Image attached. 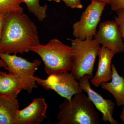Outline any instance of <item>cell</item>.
Wrapping results in <instances>:
<instances>
[{
	"label": "cell",
	"instance_id": "6da1fadb",
	"mask_svg": "<svg viewBox=\"0 0 124 124\" xmlns=\"http://www.w3.org/2000/svg\"><path fill=\"white\" fill-rule=\"evenodd\" d=\"M40 44L37 27L28 16L17 12L7 14L0 41V53L23 54Z\"/></svg>",
	"mask_w": 124,
	"mask_h": 124
},
{
	"label": "cell",
	"instance_id": "7a4b0ae2",
	"mask_svg": "<svg viewBox=\"0 0 124 124\" xmlns=\"http://www.w3.org/2000/svg\"><path fill=\"white\" fill-rule=\"evenodd\" d=\"M57 124H99L98 112L88 97L78 93L59 105Z\"/></svg>",
	"mask_w": 124,
	"mask_h": 124
},
{
	"label": "cell",
	"instance_id": "3957f363",
	"mask_svg": "<svg viewBox=\"0 0 124 124\" xmlns=\"http://www.w3.org/2000/svg\"><path fill=\"white\" fill-rule=\"evenodd\" d=\"M31 51L38 54L44 64L49 75L71 71L73 55L71 46L54 38L46 45L32 46Z\"/></svg>",
	"mask_w": 124,
	"mask_h": 124
},
{
	"label": "cell",
	"instance_id": "277c9868",
	"mask_svg": "<svg viewBox=\"0 0 124 124\" xmlns=\"http://www.w3.org/2000/svg\"><path fill=\"white\" fill-rule=\"evenodd\" d=\"M67 40L70 41L73 51L71 73L77 80L85 75H88L91 79L100 44L92 37L84 40L77 38Z\"/></svg>",
	"mask_w": 124,
	"mask_h": 124
},
{
	"label": "cell",
	"instance_id": "5b68a950",
	"mask_svg": "<svg viewBox=\"0 0 124 124\" xmlns=\"http://www.w3.org/2000/svg\"><path fill=\"white\" fill-rule=\"evenodd\" d=\"M0 58L7 65L8 72L17 76L20 79L24 90L31 94L33 89L37 88L34 74L41 64L40 61L35 59L30 62L16 54L1 53Z\"/></svg>",
	"mask_w": 124,
	"mask_h": 124
},
{
	"label": "cell",
	"instance_id": "8992f818",
	"mask_svg": "<svg viewBox=\"0 0 124 124\" xmlns=\"http://www.w3.org/2000/svg\"><path fill=\"white\" fill-rule=\"evenodd\" d=\"M106 5L104 2L91 0V3L82 13L80 20L73 24L72 33L75 38L84 40L94 37Z\"/></svg>",
	"mask_w": 124,
	"mask_h": 124
},
{
	"label": "cell",
	"instance_id": "52a82bcc",
	"mask_svg": "<svg viewBox=\"0 0 124 124\" xmlns=\"http://www.w3.org/2000/svg\"><path fill=\"white\" fill-rule=\"evenodd\" d=\"M36 84L48 90H53L62 97L69 100L83 90L73 74L68 71L49 75L46 79L34 78Z\"/></svg>",
	"mask_w": 124,
	"mask_h": 124
},
{
	"label": "cell",
	"instance_id": "ba28073f",
	"mask_svg": "<svg viewBox=\"0 0 124 124\" xmlns=\"http://www.w3.org/2000/svg\"><path fill=\"white\" fill-rule=\"evenodd\" d=\"M94 39L115 54L124 52V42L115 20L100 23Z\"/></svg>",
	"mask_w": 124,
	"mask_h": 124
},
{
	"label": "cell",
	"instance_id": "9c48e42d",
	"mask_svg": "<svg viewBox=\"0 0 124 124\" xmlns=\"http://www.w3.org/2000/svg\"><path fill=\"white\" fill-rule=\"evenodd\" d=\"M90 77L85 75L81 78L79 82L81 88L86 92L88 97L98 110L102 115V121H108L111 124H119L113 117L116 103L110 99H106L91 88L89 82Z\"/></svg>",
	"mask_w": 124,
	"mask_h": 124
},
{
	"label": "cell",
	"instance_id": "30bf717a",
	"mask_svg": "<svg viewBox=\"0 0 124 124\" xmlns=\"http://www.w3.org/2000/svg\"><path fill=\"white\" fill-rule=\"evenodd\" d=\"M48 104L44 99L36 98L22 110H19L16 116V124H39L46 117Z\"/></svg>",
	"mask_w": 124,
	"mask_h": 124
},
{
	"label": "cell",
	"instance_id": "8fae6325",
	"mask_svg": "<svg viewBox=\"0 0 124 124\" xmlns=\"http://www.w3.org/2000/svg\"><path fill=\"white\" fill-rule=\"evenodd\" d=\"M115 55L112 51L103 46L100 47L98 55L97 70L95 75L91 79V84L95 87H99L102 83L109 82L111 80V62Z\"/></svg>",
	"mask_w": 124,
	"mask_h": 124
},
{
	"label": "cell",
	"instance_id": "7c38bea8",
	"mask_svg": "<svg viewBox=\"0 0 124 124\" xmlns=\"http://www.w3.org/2000/svg\"><path fill=\"white\" fill-rule=\"evenodd\" d=\"M23 90L22 84L17 76L4 72L0 74V97L16 99Z\"/></svg>",
	"mask_w": 124,
	"mask_h": 124
},
{
	"label": "cell",
	"instance_id": "4fadbf2b",
	"mask_svg": "<svg viewBox=\"0 0 124 124\" xmlns=\"http://www.w3.org/2000/svg\"><path fill=\"white\" fill-rule=\"evenodd\" d=\"M112 77L110 82H104L101 85V88L107 90L115 99L118 106H124V78L119 74L114 64H111Z\"/></svg>",
	"mask_w": 124,
	"mask_h": 124
},
{
	"label": "cell",
	"instance_id": "5bb4252c",
	"mask_svg": "<svg viewBox=\"0 0 124 124\" xmlns=\"http://www.w3.org/2000/svg\"><path fill=\"white\" fill-rule=\"evenodd\" d=\"M19 107L17 99L0 97V124H16V115Z\"/></svg>",
	"mask_w": 124,
	"mask_h": 124
},
{
	"label": "cell",
	"instance_id": "9a60e30c",
	"mask_svg": "<svg viewBox=\"0 0 124 124\" xmlns=\"http://www.w3.org/2000/svg\"><path fill=\"white\" fill-rule=\"evenodd\" d=\"M30 13L33 14L38 20L41 22L46 16L47 5H41L39 0H23Z\"/></svg>",
	"mask_w": 124,
	"mask_h": 124
},
{
	"label": "cell",
	"instance_id": "2e32d148",
	"mask_svg": "<svg viewBox=\"0 0 124 124\" xmlns=\"http://www.w3.org/2000/svg\"><path fill=\"white\" fill-rule=\"evenodd\" d=\"M23 0H0V14H8L11 12L23 13V9L21 4Z\"/></svg>",
	"mask_w": 124,
	"mask_h": 124
},
{
	"label": "cell",
	"instance_id": "e0dca14e",
	"mask_svg": "<svg viewBox=\"0 0 124 124\" xmlns=\"http://www.w3.org/2000/svg\"><path fill=\"white\" fill-rule=\"evenodd\" d=\"M116 11L117 15L115 17L114 20L117 24L120 34L124 42V8Z\"/></svg>",
	"mask_w": 124,
	"mask_h": 124
},
{
	"label": "cell",
	"instance_id": "ac0fdd59",
	"mask_svg": "<svg viewBox=\"0 0 124 124\" xmlns=\"http://www.w3.org/2000/svg\"><path fill=\"white\" fill-rule=\"evenodd\" d=\"M67 7H70L72 9H82L83 6L81 0H62Z\"/></svg>",
	"mask_w": 124,
	"mask_h": 124
},
{
	"label": "cell",
	"instance_id": "d6986e66",
	"mask_svg": "<svg viewBox=\"0 0 124 124\" xmlns=\"http://www.w3.org/2000/svg\"><path fill=\"white\" fill-rule=\"evenodd\" d=\"M109 4L112 11L124 8V0H111Z\"/></svg>",
	"mask_w": 124,
	"mask_h": 124
},
{
	"label": "cell",
	"instance_id": "ffe728a7",
	"mask_svg": "<svg viewBox=\"0 0 124 124\" xmlns=\"http://www.w3.org/2000/svg\"><path fill=\"white\" fill-rule=\"evenodd\" d=\"M7 14H0V41L2 36L5 20Z\"/></svg>",
	"mask_w": 124,
	"mask_h": 124
},
{
	"label": "cell",
	"instance_id": "44dd1931",
	"mask_svg": "<svg viewBox=\"0 0 124 124\" xmlns=\"http://www.w3.org/2000/svg\"><path fill=\"white\" fill-rule=\"evenodd\" d=\"M2 67L4 68L6 70H7L8 68H7V65H6V64L0 58V68ZM3 72L1 71H0V74L2 73Z\"/></svg>",
	"mask_w": 124,
	"mask_h": 124
},
{
	"label": "cell",
	"instance_id": "7402d4cb",
	"mask_svg": "<svg viewBox=\"0 0 124 124\" xmlns=\"http://www.w3.org/2000/svg\"><path fill=\"white\" fill-rule=\"evenodd\" d=\"M100 2H104L106 4H109L111 0H96Z\"/></svg>",
	"mask_w": 124,
	"mask_h": 124
},
{
	"label": "cell",
	"instance_id": "603a6c76",
	"mask_svg": "<svg viewBox=\"0 0 124 124\" xmlns=\"http://www.w3.org/2000/svg\"><path fill=\"white\" fill-rule=\"evenodd\" d=\"M121 119L122 121V122H124V107H123V110H122V113L121 115L120 116Z\"/></svg>",
	"mask_w": 124,
	"mask_h": 124
},
{
	"label": "cell",
	"instance_id": "cb8c5ba5",
	"mask_svg": "<svg viewBox=\"0 0 124 124\" xmlns=\"http://www.w3.org/2000/svg\"><path fill=\"white\" fill-rule=\"evenodd\" d=\"M47 0L49 1H55V2H60V0Z\"/></svg>",
	"mask_w": 124,
	"mask_h": 124
}]
</instances>
